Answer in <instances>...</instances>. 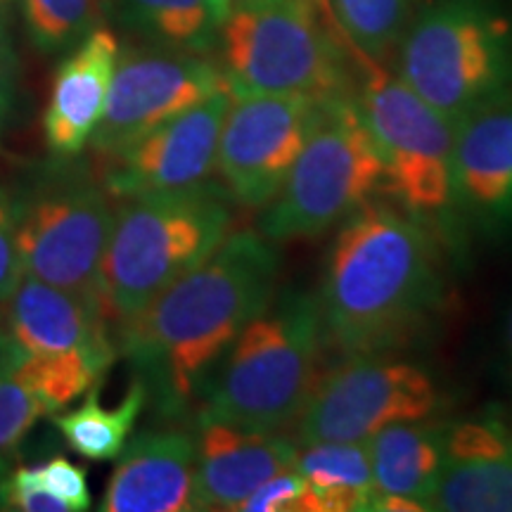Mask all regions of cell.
<instances>
[{"label":"cell","instance_id":"cell-8","mask_svg":"<svg viewBox=\"0 0 512 512\" xmlns=\"http://www.w3.org/2000/svg\"><path fill=\"white\" fill-rule=\"evenodd\" d=\"M112 223L110 192L102 181L81 166H53L15 200V240L24 275L102 309L100 264Z\"/></svg>","mask_w":512,"mask_h":512},{"label":"cell","instance_id":"cell-30","mask_svg":"<svg viewBox=\"0 0 512 512\" xmlns=\"http://www.w3.org/2000/svg\"><path fill=\"white\" fill-rule=\"evenodd\" d=\"M22 275L15 240V200L0 185V304L10 297Z\"/></svg>","mask_w":512,"mask_h":512},{"label":"cell","instance_id":"cell-25","mask_svg":"<svg viewBox=\"0 0 512 512\" xmlns=\"http://www.w3.org/2000/svg\"><path fill=\"white\" fill-rule=\"evenodd\" d=\"M105 10L107 0H24V22L34 46L55 53L95 29Z\"/></svg>","mask_w":512,"mask_h":512},{"label":"cell","instance_id":"cell-32","mask_svg":"<svg viewBox=\"0 0 512 512\" xmlns=\"http://www.w3.org/2000/svg\"><path fill=\"white\" fill-rule=\"evenodd\" d=\"M505 342H508V351H510V356H512V311H510V316H508V325H505Z\"/></svg>","mask_w":512,"mask_h":512},{"label":"cell","instance_id":"cell-20","mask_svg":"<svg viewBox=\"0 0 512 512\" xmlns=\"http://www.w3.org/2000/svg\"><path fill=\"white\" fill-rule=\"evenodd\" d=\"M444 434L446 422L422 418L392 422L368 437L377 494L411 498L432 510L444 460Z\"/></svg>","mask_w":512,"mask_h":512},{"label":"cell","instance_id":"cell-13","mask_svg":"<svg viewBox=\"0 0 512 512\" xmlns=\"http://www.w3.org/2000/svg\"><path fill=\"white\" fill-rule=\"evenodd\" d=\"M233 100L223 88L200 105L164 121L136 143L112 152L105 159L102 185L110 197L145 195V192L178 190L204 183L216 169L221 126Z\"/></svg>","mask_w":512,"mask_h":512},{"label":"cell","instance_id":"cell-9","mask_svg":"<svg viewBox=\"0 0 512 512\" xmlns=\"http://www.w3.org/2000/svg\"><path fill=\"white\" fill-rule=\"evenodd\" d=\"M347 43L354 95L387 171L389 190L413 214H434L451 204V162L456 126L380 60Z\"/></svg>","mask_w":512,"mask_h":512},{"label":"cell","instance_id":"cell-34","mask_svg":"<svg viewBox=\"0 0 512 512\" xmlns=\"http://www.w3.org/2000/svg\"><path fill=\"white\" fill-rule=\"evenodd\" d=\"M230 5H240V3H247V0H228Z\"/></svg>","mask_w":512,"mask_h":512},{"label":"cell","instance_id":"cell-33","mask_svg":"<svg viewBox=\"0 0 512 512\" xmlns=\"http://www.w3.org/2000/svg\"><path fill=\"white\" fill-rule=\"evenodd\" d=\"M5 50H8V43H5L3 24H0V60H3V57H5Z\"/></svg>","mask_w":512,"mask_h":512},{"label":"cell","instance_id":"cell-3","mask_svg":"<svg viewBox=\"0 0 512 512\" xmlns=\"http://www.w3.org/2000/svg\"><path fill=\"white\" fill-rule=\"evenodd\" d=\"M328 347L316 294L285 290L266 306L204 382L200 420H219L247 432L294 427Z\"/></svg>","mask_w":512,"mask_h":512},{"label":"cell","instance_id":"cell-15","mask_svg":"<svg viewBox=\"0 0 512 512\" xmlns=\"http://www.w3.org/2000/svg\"><path fill=\"white\" fill-rule=\"evenodd\" d=\"M299 444L280 432H247L200 420L192 510H240L261 484L292 470Z\"/></svg>","mask_w":512,"mask_h":512},{"label":"cell","instance_id":"cell-10","mask_svg":"<svg viewBox=\"0 0 512 512\" xmlns=\"http://www.w3.org/2000/svg\"><path fill=\"white\" fill-rule=\"evenodd\" d=\"M439 408L437 384L427 370L392 354L342 356L320 370L304 411L294 422L297 444L366 441L403 420L432 418Z\"/></svg>","mask_w":512,"mask_h":512},{"label":"cell","instance_id":"cell-5","mask_svg":"<svg viewBox=\"0 0 512 512\" xmlns=\"http://www.w3.org/2000/svg\"><path fill=\"white\" fill-rule=\"evenodd\" d=\"M221 72L235 95L354 93V67L325 0H247L221 29Z\"/></svg>","mask_w":512,"mask_h":512},{"label":"cell","instance_id":"cell-17","mask_svg":"<svg viewBox=\"0 0 512 512\" xmlns=\"http://www.w3.org/2000/svg\"><path fill=\"white\" fill-rule=\"evenodd\" d=\"M451 202L489 233L512 228V98L456 128Z\"/></svg>","mask_w":512,"mask_h":512},{"label":"cell","instance_id":"cell-31","mask_svg":"<svg viewBox=\"0 0 512 512\" xmlns=\"http://www.w3.org/2000/svg\"><path fill=\"white\" fill-rule=\"evenodd\" d=\"M8 88H10V81H8V74H5V69H3V60H0V105H3L5 98H8Z\"/></svg>","mask_w":512,"mask_h":512},{"label":"cell","instance_id":"cell-14","mask_svg":"<svg viewBox=\"0 0 512 512\" xmlns=\"http://www.w3.org/2000/svg\"><path fill=\"white\" fill-rule=\"evenodd\" d=\"M0 342L24 356L91 354L114 363L117 344L100 306L22 275L0 304Z\"/></svg>","mask_w":512,"mask_h":512},{"label":"cell","instance_id":"cell-19","mask_svg":"<svg viewBox=\"0 0 512 512\" xmlns=\"http://www.w3.org/2000/svg\"><path fill=\"white\" fill-rule=\"evenodd\" d=\"M119 53L117 34L95 27L60 64L43 117L46 143L53 155L72 159L91 143L105 112Z\"/></svg>","mask_w":512,"mask_h":512},{"label":"cell","instance_id":"cell-11","mask_svg":"<svg viewBox=\"0 0 512 512\" xmlns=\"http://www.w3.org/2000/svg\"><path fill=\"white\" fill-rule=\"evenodd\" d=\"M306 95H235L221 126L216 171L233 202L264 209L278 197L316 124Z\"/></svg>","mask_w":512,"mask_h":512},{"label":"cell","instance_id":"cell-24","mask_svg":"<svg viewBox=\"0 0 512 512\" xmlns=\"http://www.w3.org/2000/svg\"><path fill=\"white\" fill-rule=\"evenodd\" d=\"M351 46L375 60L392 50L418 12L420 0H325Z\"/></svg>","mask_w":512,"mask_h":512},{"label":"cell","instance_id":"cell-21","mask_svg":"<svg viewBox=\"0 0 512 512\" xmlns=\"http://www.w3.org/2000/svg\"><path fill=\"white\" fill-rule=\"evenodd\" d=\"M233 5L228 0H107V10L147 43L209 55Z\"/></svg>","mask_w":512,"mask_h":512},{"label":"cell","instance_id":"cell-7","mask_svg":"<svg viewBox=\"0 0 512 512\" xmlns=\"http://www.w3.org/2000/svg\"><path fill=\"white\" fill-rule=\"evenodd\" d=\"M387 185V171L356 95L320 102L313 131L259 233L271 242L311 240L335 228Z\"/></svg>","mask_w":512,"mask_h":512},{"label":"cell","instance_id":"cell-29","mask_svg":"<svg viewBox=\"0 0 512 512\" xmlns=\"http://www.w3.org/2000/svg\"><path fill=\"white\" fill-rule=\"evenodd\" d=\"M0 503L5 510H22V512H72L69 505L57 498L55 494L36 484L27 467H19L12 472L10 479L0 484Z\"/></svg>","mask_w":512,"mask_h":512},{"label":"cell","instance_id":"cell-4","mask_svg":"<svg viewBox=\"0 0 512 512\" xmlns=\"http://www.w3.org/2000/svg\"><path fill=\"white\" fill-rule=\"evenodd\" d=\"M233 197L219 183L124 197L100 264V304L119 328L228 238Z\"/></svg>","mask_w":512,"mask_h":512},{"label":"cell","instance_id":"cell-26","mask_svg":"<svg viewBox=\"0 0 512 512\" xmlns=\"http://www.w3.org/2000/svg\"><path fill=\"white\" fill-rule=\"evenodd\" d=\"M48 411L8 373L0 351V451L17 446Z\"/></svg>","mask_w":512,"mask_h":512},{"label":"cell","instance_id":"cell-28","mask_svg":"<svg viewBox=\"0 0 512 512\" xmlns=\"http://www.w3.org/2000/svg\"><path fill=\"white\" fill-rule=\"evenodd\" d=\"M27 472L36 484H41L43 489L50 491V494L62 498L72 512L88 510L93 505L86 470L79 465H74L72 460L55 456L41 465L27 467Z\"/></svg>","mask_w":512,"mask_h":512},{"label":"cell","instance_id":"cell-12","mask_svg":"<svg viewBox=\"0 0 512 512\" xmlns=\"http://www.w3.org/2000/svg\"><path fill=\"white\" fill-rule=\"evenodd\" d=\"M228 88L221 67L181 50H128L117 60L110 95L91 145L102 157Z\"/></svg>","mask_w":512,"mask_h":512},{"label":"cell","instance_id":"cell-16","mask_svg":"<svg viewBox=\"0 0 512 512\" xmlns=\"http://www.w3.org/2000/svg\"><path fill=\"white\" fill-rule=\"evenodd\" d=\"M432 510L512 512V427L501 415L446 422Z\"/></svg>","mask_w":512,"mask_h":512},{"label":"cell","instance_id":"cell-23","mask_svg":"<svg viewBox=\"0 0 512 512\" xmlns=\"http://www.w3.org/2000/svg\"><path fill=\"white\" fill-rule=\"evenodd\" d=\"M147 403L145 382L136 377L124 399L114 408L100 403V384L88 389L86 401L74 411L55 415L53 422L72 451L88 460H117L133 434V427Z\"/></svg>","mask_w":512,"mask_h":512},{"label":"cell","instance_id":"cell-27","mask_svg":"<svg viewBox=\"0 0 512 512\" xmlns=\"http://www.w3.org/2000/svg\"><path fill=\"white\" fill-rule=\"evenodd\" d=\"M245 512H316L309 484L297 467L268 479L242 503Z\"/></svg>","mask_w":512,"mask_h":512},{"label":"cell","instance_id":"cell-6","mask_svg":"<svg viewBox=\"0 0 512 512\" xmlns=\"http://www.w3.org/2000/svg\"><path fill=\"white\" fill-rule=\"evenodd\" d=\"M399 41V76L456 128L512 98V12L498 0H432Z\"/></svg>","mask_w":512,"mask_h":512},{"label":"cell","instance_id":"cell-2","mask_svg":"<svg viewBox=\"0 0 512 512\" xmlns=\"http://www.w3.org/2000/svg\"><path fill=\"white\" fill-rule=\"evenodd\" d=\"M446 297L441 252L415 219L366 202L342 221L316 294L342 356L394 354L432 325Z\"/></svg>","mask_w":512,"mask_h":512},{"label":"cell","instance_id":"cell-22","mask_svg":"<svg viewBox=\"0 0 512 512\" xmlns=\"http://www.w3.org/2000/svg\"><path fill=\"white\" fill-rule=\"evenodd\" d=\"M294 467L309 484L316 512L370 510L375 484L366 441L309 444Z\"/></svg>","mask_w":512,"mask_h":512},{"label":"cell","instance_id":"cell-1","mask_svg":"<svg viewBox=\"0 0 512 512\" xmlns=\"http://www.w3.org/2000/svg\"><path fill=\"white\" fill-rule=\"evenodd\" d=\"M280 252L259 230H238L117 328L119 344L155 394L176 413L278 292Z\"/></svg>","mask_w":512,"mask_h":512},{"label":"cell","instance_id":"cell-18","mask_svg":"<svg viewBox=\"0 0 512 512\" xmlns=\"http://www.w3.org/2000/svg\"><path fill=\"white\" fill-rule=\"evenodd\" d=\"M197 439L185 430H150L121 451L102 512H188L195 494Z\"/></svg>","mask_w":512,"mask_h":512}]
</instances>
